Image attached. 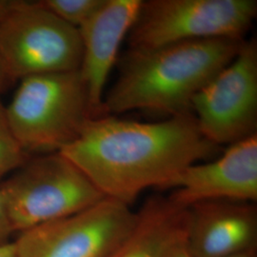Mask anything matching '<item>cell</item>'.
<instances>
[{"mask_svg":"<svg viewBox=\"0 0 257 257\" xmlns=\"http://www.w3.org/2000/svg\"><path fill=\"white\" fill-rule=\"evenodd\" d=\"M244 39L186 41L150 49L128 48L105 93L104 115L146 110L170 116L192 112L194 96L230 63Z\"/></svg>","mask_w":257,"mask_h":257,"instance_id":"obj_2","label":"cell"},{"mask_svg":"<svg viewBox=\"0 0 257 257\" xmlns=\"http://www.w3.org/2000/svg\"><path fill=\"white\" fill-rule=\"evenodd\" d=\"M136 214L134 226L109 257L161 256L168 244L186 229L189 208L155 195Z\"/></svg>","mask_w":257,"mask_h":257,"instance_id":"obj_12","label":"cell"},{"mask_svg":"<svg viewBox=\"0 0 257 257\" xmlns=\"http://www.w3.org/2000/svg\"><path fill=\"white\" fill-rule=\"evenodd\" d=\"M257 16L256 0H141L128 48L186 41L244 39Z\"/></svg>","mask_w":257,"mask_h":257,"instance_id":"obj_6","label":"cell"},{"mask_svg":"<svg viewBox=\"0 0 257 257\" xmlns=\"http://www.w3.org/2000/svg\"><path fill=\"white\" fill-rule=\"evenodd\" d=\"M0 257H16L13 242L0 246Z\"/></svg>","mask_w":257,"mask_h":257,"instance_id":"obj_17","label":"cell"},{"mask_svg":"<svg viewBox=\"0 0 257 257\" xmlns=\"http://www.w3.org/2000/svg\"><path fill=\"white\" fill-rule=\"evenodd\" d=\"M30 157L13 134L5 106L0 100V179L15 172Z\"/></svg>","mask_w":257,"mask_h":257,"instance_id":"obj_13","label":"cell"},{"mask_svg":"<svg viewBox=\"0 0 257 257\" xmlns=\"http://www.w3.org/2000/svg\"><path fill=\"white\" fill-rule=\"evenodd\" d=\"M192 110L201 135L217 147L257 135L255 39L243 40L230 63L194 96Z\"/></svg>","mask_w":257,"mask_h":257,"instance_id":"obj_7","label":"cell"},{"mask_svg":"<svg viewBox=\"0 0 257 257\" xmlns=\"http://www.w3.org/2000/svg\"><path fill=\"white\" fill-rule=\"evenodd\" d=\"M0 195L15 232L72 215L105 198L59 152L31 156L0 183Z\"/></svg>","mask_w":257,"mask_h":257,"instance_id":"obj_4","label":"cell"},{"mask_svg":"<svg viewBox=\"0 0 257 257\" xmlns=\"http://www.w3.org/2000/svg\"><path fill=\"white\" fill-rule=\"evenodd\" d=\"M127 204L105 197L72 215L19 232L16 257H109L136 221Z\"/></svg>","mask_w":257,"mask_h":257,"instance_id":"obj_8","label":"cell"},{"mask_svg":"<svg viewBox=\"0 0 257 257\" xmlns=\"http://www.w3.org/2000/svg\"><path fill=\"white\" fill-rule=\"evenodd\" d=\"M8 82L9 81H8V79L6 77V74L4 73L2 63H1V60H0V93L3 91V89L5 88V86L7 85Z\"/></svg>","mask_w":257,"mask_h":257,"instance_id":"obj_18","label":"cell"},{"mask_svg":"<svg viewBox=\"0 0 257 257\" xmlns=\"http://www.w3.org/2000/svg\"><path fill=\"white\" fill-rule=\"evenodd\" d=\"M170 188L168 197L185 208L212 200L256 202L257 135L231 144L212 161L187 167Z\"/></svg>","mask_w":257,"mask_h":257,"instance_id":"obj_9","label":"cell"},{"mask_svg":"<svg viewBox=\"0 0 257 257\" xmlns=\"http://www.w3.org/2000/svg\"><path fill=\"white\" fill-rule=\"evenodd\" d=\"M5 109L13 134L29 155L60 152L74 142L91 118L79 70L20 80Z\"/></svg>","mask_w":257,"mask_h":257,"instance_id":"obj_3","label":"cell"},{"mask_svg":"<svg viewBox=\"0 0 257 257\" xmlns=\"http://www.w3.org/2000/svg\"><path fill=\"white\" fill-rule=\"evenodd\" d=\"M227 257H257V248H252V249L246 250V251H243V252Z\"/></svg>","mask_w":257,"mask_h":257,"instance_id":"obj_19","label":"cell"},{"mask_svg":"<svg viewBox=\"0 0 257 257\" xmlns=\"http://www.w3.org/2000/svg\"><path fill=\"white\" fill-rule=\"evenodd\" d=\"M15 231L13 230L12 225L10 223L4 201L2 199V196L0 195V246L10 243L11 235Z\"/></svg>","mask_w":257,"mask_h":257,"instance_id":"obj_16","label":"cell"},{"mask_svg":"<svg viewBox=\"0 0 257 257\" xmlns=\"http://www.w3.org/2000/svg\"><path fill=\"white\" fill-rule=\"evenodd\" d=\"M81 59L78 29L58 19L39 1L8 0L0 13V60L9 82L77 71Z\"/></svg>","mask_w":257,"mask_h":257,"instance_id":"obj_5","label":"cell"},{"mask_svg":"<svg viewBox=\"0 0 257 257\" xmlns=\"http://www.w3.org/2000/svg\"><path fill=\"white\" fill-rule=\"evenodd\" d=\"M217 149L201 135L191 112L159 122L89 118L59 153L105 197L130 206L149 188L166 189L184 169L214 156Z\"/></svg>","mask_w":257,"mask_h":257,"instance_id":"obj_1","label":"cell"},{"mask_svg":"<svg viewBox=\"0 0 257 257\" xmlns=\"http://www.w3.org/2000/svg\"><path fill=\"white\" fill-rule=\"evenodd\" d=\"M186 229L168 244L160 257H193L187 244Z\"/></svg>","mask_w":257,"mask_h":257,"instance_id":"obj_15","label":"cell"},{"mask_svg":"<svg viewBox=\"0 0 257 257\" xmlns=\"http://www.w3.org/2000/svg\"><path fill=\"white\" fill-rule=\"evenodd\" d=\"M39 2L58 19L79 29L101 7L104 0H43Z\"/></svg>","mask_w":257,"mask_h":257,"instance_id":"obj_14","label":"cell"},{"mask_svg":"<svg viewBox=\"0 0 257 257\" xmlns=\"http://www.w3.org/2000/svg\"><path fill=\"white\" fill-rule=\"evenodd\" d=\"M140 5L141 0H104L101 7L78 29L82 41L79 72L88 92L91 118L104 115L106 83Z\"/></svg>","mask_w":257,"mask_h":257,"instance_id":"obj_10","label":"cell"},{"mask_svg":"<svg viewBox=\"0 0 257 257\" xmlns=\"http://www.w3.org/2000/svg\"><path fill=\"white\" fill-rule=\"evenodd\" d=\"M186 240L193 257H227L257 248L254 203L212 200L189 208Z\"/></svg>","mask_w":257,"mask_h":257,"instance_id":"obj_11","label":"cell"}]
</instances>
